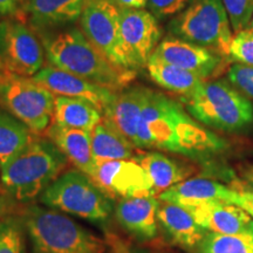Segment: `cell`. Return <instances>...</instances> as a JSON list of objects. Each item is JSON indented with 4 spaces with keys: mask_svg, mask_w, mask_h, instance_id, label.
Here are the masks:
<instances>
[{
    "mask_svg": "<svg viewBox=\"0 0 253 253\" xmlns=\"http://www.w3.org/2000/svg\"><path fill=\"white\" fill-rule=\"evenodd\" d=\"M136 148L158 149L194 160L223 153L226 142L167 95L150 89L138 125Z\"/></svg>",
    "mask_w": 253,
    "mask_h": 253,
    "instance_id": "1",
    "label": "cell"
},
{
    "mask_svg": "<svg viewBox=\"0 0 253 253\" xmlns=\"http://www.w3.org/2000/svg\"><path fill=\"white\" fill-rule=\"evenodd\" d=\"M42 43L52 67L112 90L123 89L136 77V71L114 65L77 28L45 34Z\"/></svg>",
    "mask_w": 253,
    "mask_h": 253,
    "instance_id": "2",
    "label": "cell"
},
{
    "mask_svg": "<svg viewBox=\"0 0 253 253\" xmlns=\"http://www.w3.org/2000/svg\"><path fill=\"white\" fill-rule=\"evenodd\" d=\"M67 167V157L50 141L32 138L1 167L5 191L18 203H30L42 194Z\"/></svg>",
    "mask_w": 253,
    "mask_h": 253,
    "instance_id": "3",
    "label": "cell"
},
{
    "mask_svg": "<svg viewBox=\"0 0 253 253\" xmlns=\"http://www.w3.org/2000/svg\"><path fill=\"white\" fill-rule=\"evenodd\" d=\"M181 101L186 112L208 128L238 132L253 125V104L229 81L205 80Z\"/></svg>",
    "mask_w": 253,
    "mask_h": 253,
    "instance_id": "4",
    "label": "cell"
},
{
    "mask_svg": "<svg viewBox=\"0 0 253 253\" xmlns=\"http://www.w3.org/2000/svg\"><path fill=\"white\" fill-rule=\"evenodd\" d=\"M33 253H104L100 237L58 210L32 205L23 212Z\"/></svg>",
    "mask_w": 253,
    "mask_h": 253,
    "instance_id": "5",
    "label": "cell"
},
{
    "mask_svg": "<svg viewBox=\"0 0 253 253\" xmlns=\"http://www.w3.org/2000/svg\"><path fill=\"white\" fill-rule=\"evenodd\" d=\"M40 203L91 223L104 224L114 212V201L96 182L80 170L60 175L39 197Z\"/></svg>",
    "mask_w": 253,
    "mask_h": 253,
    "instance_id": "6",
    "label": "cell"
},
{
    "mask_svg": "<svg viewBox=\"0 0 253 253\" xmlns=\"http://www.w3.org/2000/svg\"><path fill=\"white\" fill-rule=\"evenodd\" d=\"M169 31L172 37L207 47L226 58L233 38L221 0H194L170 21Z\"/></svg>",
    "mask_w": 253,
    "mask_h": 253,
    "instance_id": "7",
    "label": "cell"
},
{
    "mask_svg": "<svg viewBox=\"0 0 253 253\" xmlns=\"http://www.w3.org/2000/svg\"><path fill=\"white\" fill-rule=\"evenodd\" d=\"M55 97L32 78L0 71V106L32 132L47 130L54 114Z\"/></svg>",
    "mask_w": 253,
    "mask_h": 253,
    "instance_id": "8",
    "label": "cell"
},
{
    "mask_svg": "<svg viewBox=\"0 0 253 253\" xmlns=\"http://www.w3.org/2000/svg\"><path fill=\"white\" fill-rule=\"evenodd\" d=\"M80 25L87 39L114 65L132 69L122 42L120 8L112 0H86Z\"/></svg>",
    "mask_w": 253,
    "mask_h": 253,
    "instance_id": "9",
    "label": "cell"
},
{
    "mask_svg": "<svg viewBox=\"0 0 253 253\" xmlns=\"http://www.w3.org/2000/svg\"><path fill=\"white\" fill-rule=\"evenodd\" d=\"M45 50L33 31L23 21H0V71L33 78L42 68Z\"/></svg>",
    "mask_w": 253,
    "mask_h": 253,
    "instance_id": "10",
    "label": "cell"
},
{
    "mask_svg": "<svg viewBox=\"0 0 253 253\" xmlns=\"http://www.w3.org/2000/svg\"><path fill=\"white\" fill-rule=\"evenodd\" d=\"M120 28L131 68L147 67L162 37L157 18L145 9L120 8Z\"/></svg>",
    "mask_w": 253,
    "mask_h": 253,
    "instance_id": "11",
    "label": "cell"
},
{
    "mask_svg": "<svg viewBox=\"0 0 253 253\" xmlns=\"http://www.w3.org/2000/svg\"><path fill=\"white\" fill-rule=\"evenodd\" d=\"M151 58L185 69L203 80L219 74L229 60L212 49L176 37H168L161 41Z\"/></svg>",
    "mask_w": 253,
    "mask_h": 253,
    "instance_id": "12",
    "label": "cell"
},
{
    "mask_svg": "<svg viewBox=\"0 0 253 253\" xmlns=\"http://www.w3.org/2000/svg\"><path fill=\"white\" fill-rule=\"evenodd\" d=\"M93 179L110 196L126 198L157 195L148 173L134 160L101 163Z\"/></svg>",
    "mask_w": 253,
    "mask_h": 253,
    "instance_id": "13",
    "label": "cell"
},
{
    "mask_svg": "<svg viewBox=\"0 0 253 253\" xmlns=\"http://www.w3.org/2000/svg\"><path fill=\"white\" fill-rule=\"evenodd\" d=\"M32 79L59 96L77 97L93 103L102 115L118 93L52 66L41 68Z\"/></svg>",
    "mask_w": 253,
    "mask_h": 253,
    "instance_id": "14",
    "label": "cell"
},
{
    "mask_svg": "<svg viewBox=\"0 0 253 253\" xmlns=\"http://www.w3.org/2000/svg\"><path fill=\"white\" fill-rule=\"evenodd\" d=\"M196 221L209 232L220 235H253V218L238 205L209 202L185 207Z\"/></svg>",
    "mask_w": 253,
    "mask_h": 253,
    "instance_id": "15",
    "label": "cell"
},
{
    "mask_svg": "<svg viewBox=\"0 0 253 253\" xmlns=\"http://www.w3.org/2000/svg\"><path fill=\"white\" fill-rule=\"evenodd\" d=\"M158 208L160 202L155 196L121 198L114 209V216L120 226L131 236L149 240L157 235Z\"/></svg>",
    "mask_w": 253,
    "mask_h": 253,
    "instance_id": "16",
    "label": "cell"
},
{
    "mask_svg": "<svg viewBox=\"0 0 253 253\" xmlns=\"http://www.w3.org/2000/svg\"><path fill=\"white\" fill-rule=\"evenodd\" d=\"M237 190L208 178L185 179L166 191L161 192L160 199L166 203H172L181 207H190L209 202H226L233 204Z\"/></svg>",
    "mask_w": 253,
    "mask_h": 253,
    "instance_id": "17",
    "label": "cell"
},
{
    "mask_svg": "<svg viewBox=\"0 0 253 253\" xmlns=\"http://www.w3.org/2000/svg\"><path fill=\"white\" fill-rule=\"evenodd\" d=\"M149 93V88L142 86L123 88L116 93L115 99L103 113L104 118L108 119L135 147L142 110Z\"/></svg>",
    "mask_w": 253,
    "mask_h": 253,
    "instance_id": "18",
    "label": "cell"
},
{
    "mask_svg": "<svg viewBox=\"0 0 253 253\" xmlns=\"http://www.w3.org/2000/svg\"><path fill=\"white\" fill-rule=\"evenodd\" d=\"M47 137L54 143L67 160L77 167L78 170L94 178L96 163L91 149V132L82 129L68 128L54 123L47 128Z\"/></svg>",
    "mask_w": 253,
    "mask_h": 253,
    "instance_id": "19",
    "label": "cell"
},
{
    "mask_svg": "<svg viewBox=\"0 0 253 253\" xmlns=\"http://www.w3.org/2000/svg\"><path fill=\"white\" fill-rule=\"evenodd\" d=\"M157 220L177 245L194 249L201 244L208 231L203 229L191 213L181 205L166 203L157 211Z\"/></svg>",
    "mask_w": 253,
    "mask_h": 253,
    "instance_id": "20",
    "label": "cell"
},
{
    "mask_svg": "<svg viewBox=\"0 0 253 253\" xmlns=\"http://www.w3.org/2000/svg\"><path fill=\"white\" fill-rule=\"evenodd\" d=\"M86 0H28L26 12L39 30L73 24L81 17Z\"/></svg>",
    "mask_w": 253,
    "mask_h": 253,
    "instance_id": "21",
    "label": "cell"
},
{
    "mask_svg": "<svg viewBox=\"0 0 253 253\" xmlns=\"http://www.w3.org/2000/svg\"><path fill=\"white\" fill-rule=\"evenodd\" d=\"M135 145L103 116L91 131V149L96 167L109 161L134 158Z\"/></svg>",
    "mask_w": 253,
    "mask_h": 253,
    "instance_id": "22",
    "label": "cell"
},
{
    "mask_svg": "<svg viewBox=\"0 0 253 253\" xmlns=\"http://www.w3.org/2000/svg\"><path fill=\"white\" fill-rule=\"evenodd\" d=\"M131 160L136 161L148 173L156 194H161L177 183L184 181L185 177L191 172L188 167L182 166L157 151L135 155Z\"/></svg>",
    "mask_w": 253,
    "mask_h": 253,
    "instance_id": "23",
    "label": "cell"
},
{
    "mask_svg": "<svg viewBox=\"0 0 253 253\" xmlns=\"http://www.w3.org/2000/svg\"><path fill=\"white\" fill-rule=\"evenodd\" d=\"M102 118V113L86 100L67 96L55 97L53 119L56 125L91 132Z\"/></svg>",
    "mask_w": 253,
    "mask_h": 253,
    "instance_id": "24",
    "label": "cell"
},
{
    "mask_svg": "<svg viewBox=\"0 0 253 253\" xmlns=\"http://www.w3.org/2000/svg\"><path fill=\"white\" fill-rule=\"evenodd\" d=\"M147 69L150 79L157 86L182 95V96L192 93L205 81L185 69L176 67L155 58H150Z\"/></svg>",
    "mask_w": 253,
    "mask_h": 253,
    "instance_id": "25",
    "label": "cell"
},
{
    "mask_svg": "<svg viewBox=\"0 0 253 253\" xmlns=\"http://www.w3.org/2000/svg\"><path fill=\"white\" fill-rule=\"evenodd\" d=\"M32 138V131L23 122L0 108V168L26 147Z\"/></svg>",
    "mask_w": 253,
    "mask_h": 253,
    "instance_id": "26",
    "label": "cell"
},
{
    "mask_svg": "<svg viewBox=\"0 0 253 253\" xmlns=\"http://www.w3.org/2000/svg\"><path fill=\"white\" fill-rule=\"evenodd\" d=\"M198 248L199 253H253V235L208 232Z\"/></svg>",
    "mask_w": 253,
    "mask_h": 253,
    "instance_id": "27",
    "label": "cell"
},
{
    "mask_svg": "<svg viewBox=\"0 0 253 253\" xmlns=\"http://www.w3.org/2000/svg\"><path fill=\"white\" fill-rule=\"evenodd\" d=\"M23 225L15 216L0 223V253H25Z\"/></svg>",
    "mask_w": 253,
    "mask_h": 253,
    "instance_id": "28",
    "label": "cell"
},
{
    "mask_svg": "<svg viewBox=\"0 0 253 253\" xmlns=\"http://www.w3.org/2000/svg\"><path fill=\"white\" fill-rule=\"evenodd\" d=\"M227 58L239 65L253 67V33L248 28L235 33L231 40Z\"/></svg>",
    "mask_w": 253,
    "mask_h": 253,
    "instance_id": "29",
    "label": "cell"
},
{
    "mask_svg": "<svg viewBox=\"0 0 253 253\" xmlns=\"http://www.w3.org/2000/svg\"><path fill=\"white\" fill-rule=\"evenodd\" d=\"M235 33L245 30L253 17V0H221Z\"/></svg>",
    "mask_w": 253,
    "mask_h": 253,
    "instance_id": "30",
    "label": "cell"
},
{
    "mask_svg": "<svg viewBox=\"0 0 253 253\" xmlns=\"http://www.w3.org/2000/svg\"><path fill=\"white\" fill-rule=\"evenodd\" d=\"M226 78L236 89L253 101V67L235 63L227 69Z\"/></svg>",
    "mask_w": 253,
    "mask_h": 253,
    "instance_id": "31",
    "label": "cell"
},
{
    "mask_svg": "<svg viewBox=\"0 0 253 253\" xmlns=\"http://www.w3.org/2000/svg\"><path fill=\"white\" fill-rule=\"evenodd\" d=\"M194 0H148V8L157 19L175 17L182 13Z\"/></svg>",
    "mask_w": 253,
    "mask_h": 253,
    "instance_id": "32",
    "label": "cell"
},
{
    "mask_svg": "<svg viewBox=\"0 0 253 253\" xmlns=\"http://www.w3.org/2000/svg\"><path fill=\"white\" fill-rule=\"evenodd\" d=\"M28 0H0V17L13 18L26 8Z\"/></svg>",
    "mask_w": 253,
    "mask_h": 253,
    "instance_id": "33",
    "label": "cell"
},
{
    "mask_svg": "<svg viewBox=\"0 0 253 253\" xmlns=\"http://www.w3.org/2000/svg\"><path fill=\"white\" fill-rule=\"evenodd\" d=\"M17 203L7 192L0 191V223L15 216Z\"/></svg>",
    "mask_w": 253,
    "mask_h": 253,
    "instance_id": "34",
    "label": "cell"
},
{
    "mask_svg": "<svg viewBox=\"0 0 253 253\" xmlns=\"http://www.w3.org/2000/svg\"><path fill=\"white\" fill-rule=\"evenodd\" d=\"M233 204L238 205L245 212L253 218V190L252 191H238Z\"/></svg>",
    "mask_w": 253,
    "mask_h": 253,
    "instance_id": "35",
    "label": "cell"
},
{
    "mask_svg": "<svg viewBox=\"0 0 253 253\" xmlns=\"http://www.w3.org/2000/svg\"><path fill=\"white\" fill-rule=\"evenodd\" d=\"M119 8L143 9L148 5V0H112Z\"/></svg>",
    "mask_w": 253,
    "mask_h": 253,
    "instance_id": "36",
    "label": "cell"
},
{
    "mask_svg": "<svg viewBox=\"0 0 253 253\" xmlns=\"http://www.w3.org/2000/svg\"><path fill=\"white\" fill-rule=\"evenodd\" d=\"M245 177H246V179H248V181L251 183V184H253V167L250 168V169L248 170V172H246Z\"/></svg>",
    "mask_w": 253,
    "mask_h": 253,
    "instance_id": "37",
    "label": "cell"
},
{
    "mask_svg": "<svg viewBox=\"0 0 253 253\" xmlns=\"http://www.w3.org/2000/svg\"><path fill=\"white\" fill-rule=\"evenodd\" d=\"M246 28H248V30H249V31H251V32H252V33H253V17H252V19H251V21H250L249 26H248V27H246Z\"/></svg>",
    "mask_w": 253,
    "mask_h": 253,
    "instance_id": "38",
    "label": "cell"
},
{
    "mask_svg": "<svg viewBox=\"0 0 253 253\" xmlns=\"http://www.w3.org/2000/svg\"><path fill=\"white\" fill-rule=\"evenodd\" d=\"M126 253H148V252L141 251V250H130V251H128Z\"/></svg>",
    "mask_w": 253,
    "mask_h": 253,
    "instance_id": "39",
    "label": "cell"
}]
</instances>
